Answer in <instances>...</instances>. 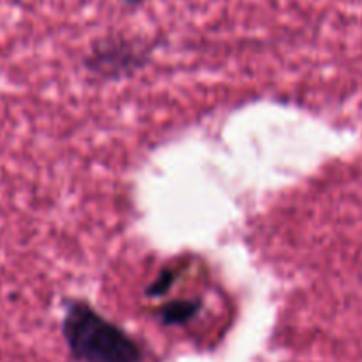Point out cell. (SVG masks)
Returning a JSON list of instances; mask_svg holds the SVG:
<instances>
[{"instance_id":"277c9868","label":"cell","mask_w":362,"mask_h":362,"mask_svg":"<svg viewBox=\"0 0 362 362\" xmlns=\"http://www.w3.org/2000/svg\"><path fill=\"white\" fill-rule=\"evenodd\" d=\"M175 279H177V269H170V267L163 269L161 274H159L158 278L154 279V283L148 286L147 293L148 296H154V297L165 296V293L173 286Z\"/></svg>"},{"instance_id":"7a4b0ae2","label":"cell","mask_w":362,"mask_h":362,"mask_svg":"<svg viewBox=\"0 0 362 362\" xmlns=\"http://www.w3.org/2000/svg\"><path fill=\"white\" fill-rule=\"evenodd\" d=\"M147 59L148 49L141 48L136 41L126 37H110L95 42L85 64L94 76L117 80L133 74L145 66Z\"/></svg>"},{"instance_id":"6da1fadb","label":"cell","mask_w":362,"mask_h":362,"mask_svg":"<svg viewBox=\"0 0 362 362\" xmlns=\"http://www.w3.org/2000/svg\"><path fill=\"white\" fill-rule=\"evenodd\" d=\"M62 334L71 356L80 362H141L144 350L124 329L90 304L69 300L64 311Z\"/></svg>"},{"instance_id":"5b68a950","label":"cell","mask_w":362,"mask_h":362,"mask_svg":"<svg viewBox=\"0 0 362 362\" xmlns=\"http://www.w3.org/2000/svg\"><path fill=\"white\" fill-rule=\"evenodd\" d=\"M124 4H127V6H140L141 2H145V0H122Z\"/></svg>"},{"instance_id":"3957f363","label":"cell","mask_w":362,"mask_h":362,"mask_svg":"<svg viewBox=\"0 0 362 362\" xmlns=\"http://www.w3.org/2000/svg\"><path fill=\"white\" fill-rule=\"evenodd\" d=\"M200 311L198 300H172L159 310L158 317L165 325H182L197 317Z\"/></svg>"}]
</instances>
